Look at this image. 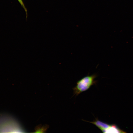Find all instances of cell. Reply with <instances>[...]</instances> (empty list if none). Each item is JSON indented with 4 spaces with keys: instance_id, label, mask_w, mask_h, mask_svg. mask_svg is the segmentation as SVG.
<instances>
[{
    "instance_id": "cell-3",
    "label": "cell",
    "mask_w": 133,
    "mask_h": 133,
    "mask_svg": "<svg viewBox=\"0 0 133 133\" xmlns=\"http://www.w3.org/2000/svg\"><path fill=\"white\" fill-rule=\"evenodd\" d=\"M87 122L95 125L104 133H105L106 130L110 127L111 125L102 122L98 119H96L93 121H87Z\"/></svg>"
},
{
    "instance_id": "cell-1",
    "label": "cell",
    "mask_w": 133,
    "mask_h": 133,
    "mask_svg": "<svg viewBox=\"0 0 133 133\" xmlns=\"http://www.w3.org/2000/svg\"><path fill=\"white\" fill-rule=\"evenodd\" d=\"M17 122L10 116L0 115V132H18L22 131Z\"/></svg>"
},
{
    "instance_id": "cell-6",
    "label": "cell",
    "mask_w": 133,
    "mask_h": 133,
    "mask_svg": "<svg viewBox=\"0 0 133 133\" xmlns=\"http://www.w3.org/2000/svg\"><path fill=\"white\" fill-rule=\"evenodd\" d=\"M18 1L19 2V3L20 4L21 6L23 7V8L24 9L26 14V16L27 17V10L26 8L25 7V5L23 2L22 0H18Z\"/></svg>"
},
{
    "instance_id": "cell-2",
    "label": "cell",
    "mask_w": 133,
    "mask_h": 133,
    "mask_svg": "<svg viewBox=\"0 0 133 133\" xmlns=\"http://www.w3.org/2000/svg\"><path fill=\"white\" fill-rule=\"evenodd\" d=\"M96 76L95 74L88 75L78 81L76 86L73 89L74 95L77 96L88 89L95 83V80Z\"/></svg>"
},
{
    "instance_id": "cell-4",
    "label": "cell",
    "mask_w": 133,
    "mask_h": 133,
    "mask_svg": "<svg viewBox=\"0 0 133 133\" xmlns=\"http://www.w3.org/2000/svg\"><path fill=\"white\" fill-rule=\"evenodd\" d=\"M125 132L118 128L115 125H111L106 131L105 133H124Z\"/></svg>"
},
{
    "instance_id": "cell-5",
    "label": "cell",
    "mask_w": 133,
    "mask_h": 133,
    "mask_svg": "<svg viewBox=\"0 0 133 133\" xmlns=\"http://www.w3.org/2000/svg\"><path fill=\"white\" fill-rule=\"evenodd\" d=\"M48 126L47 125L39 126L37 127L35 129V133H44L46 131V130L47 129Z\"/></svg>"
}]
</instances>
